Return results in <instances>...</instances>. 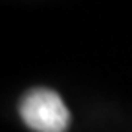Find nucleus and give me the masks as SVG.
I'll return each mask as SVG.
<instances>
[{
	"instance_id": "obj_1",
	"label": "nucleus",
	"mask_w": 132,
	"mask_h": 132,
	"mask_svg": "<svg viewBox=\"0 0 132 132\" xmlns=\"http://www.w3.org/2000/svg\"><path fill=\"white\" fill-rule=\"evenodd\" d=\"M20 118L37 132H64L70 123V112L57 92L35 88L22 97Z\"/></svg>"
}]
</instances>
